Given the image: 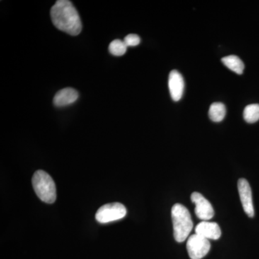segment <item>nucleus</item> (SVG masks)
<instances>
[{
	"mask_svg": "<svg viewBox=\"0 0 259 259\" xmlns=\"http://www.w3.org/2000/svg\"><path fill=\"white\" fill-rule=\"evenodd\" d=\"M51 17L56 28L71 35H79L82 29L81 18L71 2L59 0L51 10Z\"/></svg>",
	"mask_w": 259,
	"mask_h": 259,
	"instance_id": "obj_1",
	"label": "nucleus"
},
{
	"mask_svg": "<svg viewBox=\"0 0 259 259\" xmlns=\"http://www.w3.org/2000/svg\"><path fill=\"white\" fill-rule=\"evenodd\" d=\"M174 236L179 243L184 242L188 238L193 228V222L190 211L181 204H175L171 209Z\"/></svg>",
	"mask_w": 259,
	"mask_h": 259,
	"instance_id": "obj_2",
	"label": "nucleus"
},
{
	"mask_svg": "<svg viewBox=\"0 0 259 259\" xmlns=\"http://www.w3.org/2000/svg\"><path fill=\"white\" fill-rule=\"evenodd\" d=\"M32 186L37 197L42 202L52 204L56 199L55 182L50 175L42 170H38L34 174L32 180Z\"/></svg>",
	"mask_w": 259,
	"mask_h": 259,
	"instance_id": "obj_3",
	"label": "nucleus"
},
{
	"mask_svg": "<svg viewBox=\"0 0 259 259\" xmlns=\"http://www.w3.org/2000/svg\"><path fill=\"white\" fill-rule=\"evenodd\" d=\"M127 214L125 206L118 202L105 204L97 210L96 220L100 223H108L122 219Z\"/></svg>",
	"mask_w": 259,
	"mask_h": 259,
	"instance_id": "obj_4",
	"label": "nucleus"
},
{
	"mask_svg": "<svg viewBox=\"0 0 259 259\" xmlns=\"http://www.w3.org/2000/svg\"><path fill=\"white\" fill-rule=\"evenodd\" d=\"M211 245L209 240L199 235L189 237L187 249L191 259H202L208 253Z\"/></svg>",
	"mask_w": 259,
	"mask_h": 259,
	"instance_id": "obj_5",
	"label": "nucleus"
},
{
	"mask_svg": "<svg viewBox=\"0 0 259 259\" xmlns=\"http://www.w3.org/2000/svg\"><path fill=\"white\" fill-rule=\"evenodd\" d=\"M191 200L195 204L196 215L199 219L203 221H207L212 219L214 212L212 204L203 195L199 192H193L191 195Z\"/></svg>",
	"mask_w": 259,
	"mask_h": 259,
	"instance_id": "obj_6",
	"label": "nucleus"
},
{
	"mask_svg": "<svg viewBox=\"0 0 259 259\" xmlns=\"http://www.w3.org/2000/svg\"><path fill=\"white\" fill-rule=\"evenodd\" d=\"M238 192L244 212L249 218L254 217L252 191L249 183L245 179H240L238 182Z\"/></svg>",
	"mask_w": 259,
	"mask_h": 259,
	"instance_id": "obj_7",
	"label": "nucleus"
},
{
	"mask_svg": "<svg viewBox=\"0 0 259 259\" xmlns=\"http://www.w3.org/2000/svg\"><path fill=\"white\" fill-rule=\"evenodd\" d=\"M168 88L170 95L174 101L177 102L181 100L185 89V81L183 77L177 70H173L168 76Z\"/></svg>",
	"mask_w": 259,
	"mask_h": 259,
	"instance_id": "obj_8",
	"label": "nucleus"
},
{
	"mask_svg": "<svg viewBox=\"0 0 259 259\" xmlns=\"http://www.w3.org/2000/svg\"><path fill=\"white\" fill-rule=\"evenodd\" d=\"M196 234L208 240H218L221 238V230L218 223L202 221L195 228Z\"/></svg>",
	"mask_w": 259,
	"mask_h": 259,
	"instance_id": "obj_9",
	"label": "nucleus"
},
{
	"mask_svg": "<svg viewBox=\"0 0 259 259\" xmlns=\"http://www.w3.org/2000/svg\"><path fill=\"white\" fill-rule=\"evenodd\" d=\"M79 98V94L73 88H64L56 94L54 104L56 107H66L74 103Z\"/></svg>",
	"mask_w": 259,
	"mask_h": 259,
	"instance_id": "obj_10",
	"label": "nucleus"
},
{
	"mask_svg": "<svg viewBox=\"0 0 259 259\" xmlns=\"http://www.w3.org/2000/svg\"><path fill=\"white\" fill-rule=\"evenodd\" d=\"M222 63L226 67L231 69L237 74L241 75L244 71V64L239 57L235 55L226 56L223 58Z\"/></svg>",
	"mask_w": 259,
	"mask_h": 259,
	"instance_id": "obj_11",
	"label": "nucleus"
},
{
	"mask_svg": "<svg viewBox=\"0 0 259 259\" xmlns=\"http://www.w3.org/2000/svg\"><path fill=\"white\" fill-rule=\"evenodd\" d=\"M226 115V108L224 104L221 102H214L210 105L209 110V117L213 122H221Z\"/></svg>",
	"mask_w": 259,
	"mask_h": 259,
	"instance_id": "obj_12",
	"label": "nucleus"
},
{
	"mask_svg": "<svg viewBox=\"0 0 259 259\" xmlns=\"http://www.w3.org/2000/svg\"><path fill=\"white\" fill-rule=\"evenodd\" d=\"M243 118L248 123H254L259 120V105L252 104L245 107Z\"/></svg>",
	"mask_w": 259,
	"mask_h": 259,
	"instance_id": "obj_13",
	"label": "nucleus"
},
{
	"mask_svg": "<svg viewBox=\"0 0 259 259\" xmlns=\"http://www.w3.org/2000/svg\"><path fill=\"white\" fill-rule=\"evenodd\" d=\"M127 47L124 41L116 39L110 42L109 46V51L112 55L121 56L124 55L127 51Z\"/></svg>",
	"mask_w": 259,
	"mask_h": 259,
	"instance_id": "obj_14",
	"label": "nucleus"
},
{
	"mask_svg": "<svg viewBox=\"0 0 259 259\" xmlns=\"http://www.w3.org/2000/svg\"><path fill=\"white\" fill-rule=\"evenodd\" d=\"M123 41L127 47H134L139 45L141 42V38L136 34H129L124 38Z\"/></svg>",
	"mask_w": 259,
	"mask_h": 259,
	"instance_id": "obj_15",
	"label": "nucleus"
}]
</instances>
